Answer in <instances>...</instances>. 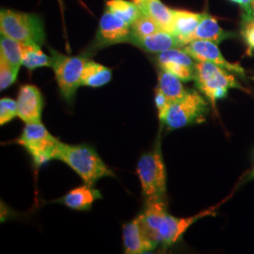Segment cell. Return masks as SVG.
<instances>
[{"label":"cell","instance_id":"cell-12","mask_svg":"<svg viewBox=\"0 0 254 254\" xmlns=\"http://www.w3.org/2000/svg\"><path fill=\"white\" fill-rule=\"evenodd\" d=\"M18 117L26 124L42 123L44 99L34 85L26 84L19 90L17 96Z\"/></svg>","mask_w":254,"mask_h":254},{"label":"cell","instance_id":"cell-16","mask_svg":"<svg viewBox=\"0 0 254 254\" xmlns=\"http://www.w3.org/2000/svg\"><path fill=\"white\" fill-rule=\"evenodd\" d=\"M204 14L189 10L173 9V34L178 39L181 48L189 43L190 37L195 31Z\"/></svg>","mask_w":254,"mask_h":254},{"label":"cell","instance_id":"cell-31","mask_svg":"<svg viewBox=\"0 0 254 254\" xmlns=\"http://www.w3.org/2000/svg\"><path fill=\"white\" fill-rule=\"evenodd\" d=\"M253 179H254V166L252 173H250V175H249V180H253Z\"/></svg>","mask_w":254,"mask_h":254},{"label":"cell","instance_id":"cell-14","mask_svg":"<svg viewBox=\"0 0 254 254\" xmlns=\"http://www.w3.org/2000/svg\"><path fill=\"white\" fill-rule=\"evenodd\" d=\"M148 53L159 54L166 50L181 47L178 39L173 33L160 30L143 38H132L130 43Z\"/></svg>","mask_w":254,"mask_h":254},{"label":"cell","instance_id":"cell-15","mask_svg":"<svg viewBox=\"0 0 254 254\" xmlns=\"http://www.w3.org/2000/svg\"><path fill=\"white\" fill-rule=\"evenodd\" d=\"M100 199H102L100 191L85 184L84 186L69 191L57 201L63 203L68 208L87 211L91 208L95 200Z\"/></svg>","mask_w":254,"mask_h":254},{"label":"cell","instance_id":"cell-2","mask_svg":"<svg viewBox=\"0 0 254 254\" xmlns=\"http://www.w3.org/2000/svg\"><path fill=\"white\" fill-rule=\"evenodd\" d=\"M56 160L67 164L79 175L84 184L91 187H94L104 177L114 176L95 149L87 144L71 145L61 142Z\"/></svg>","mask_w":254,"mask_h":254},{"label":"cell","instance_id":"cell-10","mask_svg":"<svg viewBox=\"0 0 254 254\" xmlns=\"http://www.w3.org/2000/svg\"><path fill=\"white\" fill-rule=\"evenodd\" d=\"M196 62H207L217 64L231 73L245 77L244 68L239 64H232L221 54L218 45L209 41L195 40L182 47Z\"/></svg>","mask_w":254,"mask_h":254},{"label":"cell","instance_id":"cell-18","mask_svg":"<svg viewBox=\"0 0 254 254\" xmlns=\"http://www.w3.org/2000/svg\"><path fill=\"white\" fill-rule=\"evenodd\" d=\"M188 91L183 86L180 78L173 73L160 69V72L158 73V84L155 89V92L163 96L164 99L170 105L183 98Z\"/></svg>","mask_w":254,"mask_h":254},{"label":"cell","instance_id":"cell-32","mask_svg":"<svg viewBox=\"0 0 254 254\" xmlns=\"http://www.w3.org/2000/svg\"><path fill=\"white\" fill-rule=\"evenodd\" d=\"M251 1H252V0H245L246 6L244 7V8H246V7H247V6L250 4V2H251Z\"/></svg>","mask_w":254,"mask_h":254},{"label":"cell","instance_id":"cell-22","mask_svg":"<svg viewBox=\"0 0 254 254\" xmlns=\"http://www.w3.org/2000/svg\"><path fill=\"white\" fill-rule=\"evenodd\" d=\"M22 64L30 71L41 67H51V57L43 52L41 46L23 44Z\"/></svg>","mask_w":254,"mask_h":254},{"label":"cell","instance_id":"cell-13","mask_svg":"<svg viewBox=\"0 0 254 254\" xmlns=\"http://www.w3.org/2000/svg\"><path fill=\"white\" fill-rule=\"evenodd\" d=\"M123 240L125 253L128 254H145L158 247L147 235L140 215L124 225Z\"/></svg>","mask_w":254,"mask_h":254},{"label":"cell","instance_id":"cell-17","mask_svg":"<svg viewBox=\"0 0 254 254\" xmlns=\"http://www.w3.org/2000/svg\"><path fill=\"white\" fill-rule=\"evenodd\" d=\"M230 36L231 34L220 27L216 19L205 13L204 16L200 20L198 27H196L195 31L190 37L189 43L195 40H201L209 41L218 45Z\"/></svg>","mask_w":254,"mask_h":254},{"label":"cell","instance_id":"cell-9","mask_svg":"<svg viewBox=\"0 0 254 254\" xmlns=\"http://www.w3.org/2000/svg\"><path fill=\"white\" fill-rule=\"evenodd\" d=\"M131 37V26L107 9L102 15L99 27L91 48L101 49L117 44L130 43Z\"/></svg>","mask_w":254,"mask_h":254},{"label":"cell","instance_id":"cell-3","mask_svg":"<svg viewBox=\"0 0 254 254\" xmlns=\"http://www.w3.org/2000/svg\"><path fill=\"white\" fill-rule=\"evenodd\" d=\"M199 91L208 99L217 112V101L224 98L230 89H245L236 80L233 73L217 64L197 62L195 79Z\"/></svg>","mask_w":254,"mask_h":254},{"label":"cell","instance_id":"cell-29","mask_svg":"<svg viewBox=\"0 0 254 254\" xmlns=\"http://www.w3.org/2000/svg\"><path fill=\"white\" fill-rule=\"evenodd\" d=\"M231 1L236 2V3L239 4V5H241V6H243V7H245L246 6L245 0H231Z\"/></svg>","mask_w":254,"mask_h":254},{"label":"cell","instance_id":"cell-28","mask_svg":"<svg viewBox=\"0 0 254 254\" xmlns=\"http://www.w3.org/2000/svg\"><path fill=\"white\" fill-rule=\"evenodd\" d=\"M248 11V14L247 15H250V16H254V0H252L250 2V4L247 6L245 8Z\"/></svg>","mask_w":254,"mask_h":254},{"label":"cell","instance_id":"cell-30","mask_svg":"<svg viewBox=\"0 0 254 254\" xmlns=\"http://www.w3.org/2000/svg\"><path fill=\"white\" fill-rule=\"evenodd\" d=\"M133 1L139 7V6H141L145 2L146 0H133Z\"/></svg>","mask_w":254,"mask_h":254},{"label":"cell","instance_id":"cell-6","mask_svg":"<svg viewBox=\"0 0 254 254\" xmlns=\"http://www.w3.org/2000/svg\"><path fill=\"white\" fill-rule=\"evenodd\" d=\"M136 173L145 200L166 198L167 174L159 140L151 152L139 158Z\"/></svg>","mask_w":254,"mask_h":254},{"label":"cell","instance_id":"cell-8","mask_svg":"<svg viewBox=\"0 0 254 254\" xmlns=\"http://www.w3.org/2000/svg\"><path fill=\"white\" fill-rule=\"evenodd\" d=\"M51 51V68L54 70L56 80L64 100L72 103L79 86L86 57L67 56L54 49Z\"/></svg>","mask_w":254,"mask_h":254},{"label":"cell","instance_id":"cell-4","mask_svg":"<svg viewBox=\"0 0 254 254\" xmlns=\"http://www.w3.org/2000/svg\"><path fill=\"white\" fill-rule=\"evenodd\" d=\"M0 30L2 35L22 44L42 46L46 41L44 23L40 16L33 13L1 9Z\"/></svg>","mask_w":254,"mask_h":254},{"label":"cell","instance_id":"cell-24","mask_svg":"<svg viewBox=\"0 0 254 254\" xmlns=\"http://www.w3.org/2000/svg\"><path fill=\"white\" fill-rule=\"evenodd\" d=\"M132 38H143V37L152 35L155 32L162 30L154 19L146 15L143 12L132 24ZM131 41V40H130Z\"/></svg>","mask_w":254,"mask_h":254},{"label":"cell","instance_id":"cell-27","mask_svg":"<svg viewBox=\"0 0 254 254\" xmlns=\"http://www.w3.org/2000/svg\"><path fill=\"white\" fill-rule=\"evenodd\" d=\"M242 37L244 38L246 45L248 46V54L254 51V17L248 15L243 23L241 30Z\"/></svg>","mask_w":254,"mask_h":254},{"label":"cell","instance_id":"cell-23","mask_svg":"<svg viewBox=\"0 0 254 254\" xmlns=\"http://www.w3.org/2000/svg\"><path fill=\"white\" fill-rule=\"evenodd\" d=\"M0 57L5 59L11 66L20 70L23 57V44L9 37L1 34Z\"/></svg>","mask_w":254,"mask_h":254},{"label":"cell","instance_id":"cell-5","mask_svg":"<svg viewBox=\"0 0 254 254\" xmlns=\"http://www.w3.org/2000/svg\"><path fill=\"white\" fill-rule=\"evenodd\" d=\"M208 110L209 103L200 93L189 91L183 98L169 106L159 121L171 130L180 129L203 123Z\"/></svg>","mask_w":254,"mask_h":254},{"label":"cell","instance_id":"cell-25","mask_svg":"<svg viewBox=\"0 0 254 254\" xmlns=\"http://www.w3.org/2000/svg\"><path fill=\"white\" fill-rule=\"evenodd\" d=\"M19 69L11 66L5 59L0 57V91L8 89L16 81Z\"/></svg>","mask_w":254,"mask_h":254},{"label":"cell","instance_id":"cell-20","mask_svg":"<svg viewBox=\"0 0 254 254\" xmlns=\"http://www.w3.org/2000/svg\"><path fill=\"white\" fill-rule=\"evenodd\" d=\"M112 78V71L109 67L87 60L81 76V86L99 88L107 85Z\"/></svg>","mask_w":254,"mask_h":254},{"label":"cell","instance_id":"cell-7","mask_svg":"<svg viewBox=\"0 0 254 254\" xmlns=\"http://www.w3.org/2000/svg\"><path fill=\"white\" fill-rule=\"evenodd\" d=\"M31 155L37 168L56 160L61 140L52 136L42 123L26 124L21 136L15 140Z\"/></svg>","mask_w":254,"mask_h":254},{"label":"cell","instance_id":"cell-19","mask_svg":"<svg viewBox=\"0 0 254 254\" xmlns=\"http://www.w3.org/2000/svg\"><path fill=\"white\" fill-rule=\"evenodd\" d=\"M139 9L144 14L154 19L162 30L173 33V9L164 5L161 0H146L139 6Z\"/></svg>","mask_w":254,"mask_h":254},{"label":"cell","instance_id":"cell-11","mask_svg":"<svg viewBox=\"0 0 254 254\" xmlns=\"http://www.w3.org/2000/svg\"><path fill=\"white\" fill-rule=\"evenodd\" d=\"M181 47H175L157 54L156 62L160 69L173 73L182 81L195 79L196 64Z\"/></svg>","mask_w":254,"mask_h":254},{"label":"cell","instance_id":"cell-26","mask_svg":"<svg viewBox=\"0 0 254 254\" xmlns=\"http://www.w3.org/2000/svg\"><path fill=\"white\" fill-rule=\"evenodd\" d=\"M15 117H18L17 101L9 97L0 100V125L5 126Z\"/></svg>","mask_w":254,"mask_h":254},{"label":"cell","instance_id":"cell-1","mask_svg":"<svg viewBox=\"0 0 254 254\" xmlns=\"http://www.w3.org/2000/svg\"><path fill=\"white\" fill-rule=\"evenodd\" d=\"M227 197L220 203L199 214L188 218H177L168 213L166 198H154L145 200V208L140 214L142 225L147 235L157 246L171 247L176 244L192 224L200 218L214 216L219 205L225 202Z\"/></svg>","mask_w":254,"mask_h":254},{"label":"cell","instance_id":"cell-21","mask_svg":"<svg viewBox=\"0 0 254 254\" xmlns=\"http://www.w3.org/2000/svg\"><path fill=\"white\" fill-rule=\"evenodd\" d=\"M107 9L123 19L130 26H132L136 19L142 14L141 9L136 3L128 0H109L107 3Z\"/></svg>","mask_w":254,"mask_h":254}]
</instances>
